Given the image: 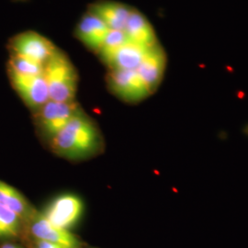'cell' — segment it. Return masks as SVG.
I'll use <instances>...</instances> for the list:
<instances>
[{
    "instance_id": "5b68a950",
    "label": "cell",
    "mask_w": 248,
    "mask_h": 248,
    "mask_svg": "<svg viewBox=\"0 0 248 248\" xmlns=\"http://www.w3.org/2000/svg\"><path fill=\"white\" fill-rule=\"evenodd\" d=\"M80 108L76 101L59 102L49 99L37 111L38 123L46 136L53 138L69 123Z\"/></svg>"
},
{
    "instance_id": "ac0fdd59",
    "label": "cell",
    "mask_w": 248,
    "mask_h": 248,
    "mask_svg": "<svg viewBox=\"0 0 248 248\" xmlns=\"http://www.w3.org/2000/svg\"><path fill=\"white\" fill-rule=\"evenodd\" d=\"M33 248H66L58 244H54L52 242L44 241V240L33 239Z\"/></svg>"
},
{
    "instance_id": "7a4b0ae2",
    "label": "cell",
    "mask_w": 248,
    "mask_h": 248,
    "mask_svg": "<svg viewBox=\"0 0 248 248\" xmlns=\"http://www.w3.org/2000/svg\"><path fill=\"white\" fill-rule=\"evenodd\" d=\"M45 78L51 100L59 102L75 101L78 77L69 58L56 49L45 64Z\"/></svg>"
},
{
    "instance_id": "e0dca14e",
    "label": "cell",
    "mask_w": 248,
    "mask_h": 248,
    "mask_svg": "<svg viewBox=\"0 0 248 248\" xmlns=\"http://www.w3.org/2000/svg\"><path fill=\"white\" fill-rule=\"evenodd\" d=\"M8 71L23 76H40L45 74V65L21 56L10 54Z\"/></svg>"
},
{
    "instance_id": "3957f363",
    "label": "cell",
    "mask_w": 248,
    "mask_h": 248,
    "mask_svg": "<svg viewBox=\"0 0 248 248\" xmlns=\"http://www.w3.org/2000/svg\"><path fill=\"white\" fill-rule=\"evenodd\" d=\"M57 48L47 38L34 32L24 31L10 39V54L18 55L45 65Z\"/></svg>"
},
{
    "instance_id": "8fae6325",
    "label": "cell",
    "mask_w": 248,
    "mask_h": 248,
    "mask_svg": "<svg viewBox=\"0 0 248 248\" xmlns=\"http://www.w3.org/2000/svg\"><path fill=\"white\" fill-rule=\"evenodd\" d=\"M109 31L100 18L88 11L77 26L76 36L91 51L98 53Z\"/></svg>"
},
{
    "instance_id": "6da1fadb",
    "label": "cell",
    "mask_w": 248,
    "mask_h": 248,
    "mask_svg": "<svg viewBox=\"0 0 248 248\" xmlns=\"http://www.w3.org/2000/svg\"><path fill=\"white\" fill-rule=\"evenodd\" d=\"M100 143L97 126L81 109L51 139L53 150L68 159H83L94 155L99 151Z\"/></svg>"
},
{
    "instance_id": "52a82bcc",
    "label": "cell",
    "mask_w": 248,
    "mask_h": 248,
    "mask_svg": "<svg viewBox=\"0 0 248 248\" xmlns=\"http://www.w3.org/2000/svg\"><path fill=\"white\" fill-rule=\"evenodd\" d=\"M12 87L27 106L38 110L50 99L47 82L44 75L23 76L9 71Z\"/></svg>"
},
{
    "instance_id": "d6986e66",
    "label": "cell",
    "mask_w": 248,
    "mask_h": 248,
    "mask_svg": "<svg viewBox=\"0 0 248 248\" xmlns=\"http://www.w3.org/2000/svg\"><path fill=\"white\" fill-rule=\"evenodd\" d=\"M0 248H20L19 247H17V246H15V245H13V244H5V245H3L2 247Z\"/></svg>"
},
{
    "instance_id": "9c48e42d",
    "label": "cell",
    "mask_w": 248,
    "mask_h": 248,
    "mask_svg": "<svg viewBox=\"0 0 248 248\" xmlns=\"http://www.w3.org/2000/svg\"><path fill=\"white\" fill-rule=\"evenodd\" d=\"M167 66V55L160 44L151 47L136 69L151 95L159 87Z\"/></svg>"
},
{
    "instance_id": "9a60e30c",
    "label": "cell",
    "mask_w": 248,
    "mask_h": 248,
    "mask_svg": "<svg viewBox=\"0 0 248 248\" xmlns=\"http://www.w3.org/2000/svg\"><path fill=\"white\" fill-rule=\"evenodd\" d=\"M23 221L6 206L0 203V240L18 237Z\"/></svg>"
},
{
    "instance_id": "2e32d148",
    "label": "cell",
    "mask_w": 248,
    "mask_h": 248,
    "mask_svg": "<svg viewBox=\"0 0 248 248\" xmlns=\"http://www.w3.org/2000/svg\"><path fill=\"white\" fill-rule=\"evenodd\" d=\"M129 40L124 31H112L110 30L106 39L98 51V56L106 65L111 61L115 53L124 46Z\"/></svg>"
},
{
    "instance_id": "ba28073f",
    "label": "cell",
    "mask_w": 248,
    "mask_h": 248,
    "mask_svg": "<svg viewBox=\"0 0 248 248\" xmlns=\"http://www.w3.org/2000/svg\"><path fill=\"white\" fill-rule=\"evenodd\" d=\"M27 225L33 239L52 242L66 248H82L78 237L69 230L55 226L43 213L36 212Z\"/></svg>"
},
{
    "instance_id": "30bf717a",
    "label": "cell",
    "mask_w": 248,
    "mask_h": 248,
    "mask_svg": "<svg viewBox=\"0 0 248 248\" xmlns=\"http://www.w3.org/2000/svg\"><path fill=\"white\" fill-rule=\"evenodd\" d=\"M133 8L120 2L100 0L89 7V12L100 18L109 30L124 31Z\"/></svg>"
},
{
    "instance_id": "5bb4252c",
    "label": "cell",
    "mask_w": 248,
    "mask_h": 248,
    "mask_svg": "<svg viewBox=\"0 0 248 248\" xmlns=\"http://www.w3.org/2000/svg\"><path fill=\"white\" fill-rule=\"evenodd\" d=\"M0 203L16 213L23 222L26 223L37 212L19 191L1 180Z\"/></svg>"
},
{
    "instance_id": "8992f818",
    "label": "cell",
    "mask_w": 248,
    "mask_h": 248,
    "mask_svg": "<svg viewBox=\"0 0 248 248\" xmlns=\"http://www.w3.org/2000/svg\"><path fill=\"white\" fill-rule=\"evenodd\" d=\"M83 211L84 203L79 197L66 193L55 198L43 213L55 226L70 231L79 221Z\"/></svg>"
},
{
    "instance_id": "277c9868",
    "label": "cell",
    "mask_w": 248,
    "mask_h": 248,
    "mask_svg": "<svg viewBox=\"0 0 248 248\" xmlns=\"http://www.w3.org/2000/svg\"><path fill=\"white\" fill-rule=\"evenodd\" d=\"M107 82L112 93L125 102L136 103L151 96L136 70H109Z\"/></svg>"
},
{
    "instance_id": "4fadbf2b",
    "label": "cell",
    "mask_w": 248,
    "mask_h": 248,
    "mask_svg": "<svg viewBox=\"0 0 248 248\" xmlns=\"http://www.w3.org/2000/svg\"><path fill=\"white\" fill-rule=\"evenodd\" d=\"M150 48L128 42L115 53L107 66L109 70H136Z\"/></svg>"
},
{
    "instance_id": "7c38bea8",
    "label": "cell",
    "mask_w": 248,
    "mask_h": 248,
    "mask_svg": "<svg viewBox=\"0 0 248 248\" xmlns=\"http://www.w3.org/2000/svg\"><path fill=\"white\" fill-rule=\"evenodd\" d=\"M124 32L129 42L136 45L152 47L159 44L149 20L137 9L132 10L124 29Z\"/></svg>"
}]
</instances>
